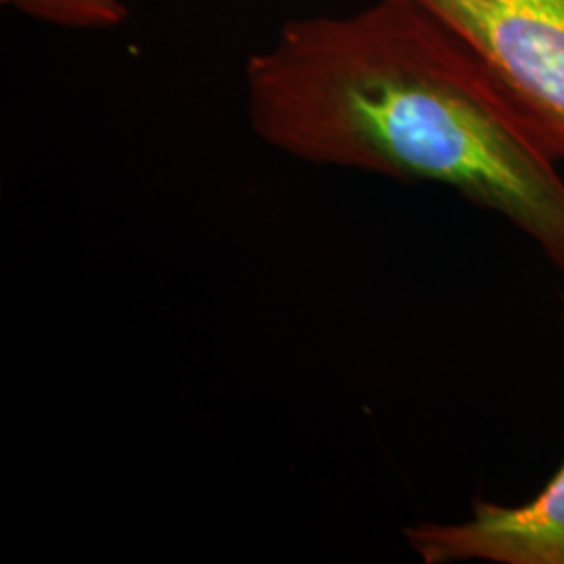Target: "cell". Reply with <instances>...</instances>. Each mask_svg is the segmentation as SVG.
Segmentation results:
<instances>
[{"instance_id": "6da1fadb", "label": "cell", "mask_w": 564, "mask_h": 564, "mask_svg": "<svg viewBox=\"0 0 564 564\" xmlns=\"http://www.w3.org/2000/svg\"><path fill=\"white\" fill-rule=\"evenodd\" d=\"M247 116L300 162L444 184L564 274V178L484 65L410 0L291 20L245 65Z\"/></svg>"}, {"instance_id": "7a4b0ae2", "label": "cell", "mask_w": 564, "mask_h": 564, "mask_svg": "<svg viewBox=\"0 0 564 564\" xmlns=\"http://www.w3.org/2000/svg\"><path fill=\"white\" fill-rule=\"evenodd\" d=\"M463 42L556 160H564V0H410Z\"/></svg>"}, {"instance_id": "3957f363", "label": "cell", "mask_w": 564, "mask_h": 564, "mask_svg": "<svg viewBox=\"0 0 564 564\" xmlns=\"http://www.w3.org/2000/svg\"><path fill=\"white\" fill-rule=\"evenodd\" d=\"M405 538L424 564H564V464L524 505L479 500L463 523L414 524Z\"/></svg>"}, {"instance_id": "277c9868", "label": "cell", "mask_w": 564, "mask_h": 564, "mask_svg": "<svg viewBox=\"0 0 564 564\" xmlns=\"http://www.w3.org/2000/svg\"><path fill=\"white\" fill-rule=\"evenodd\" d=\"M30 20L65 30H111L128 20L123 0H0Z\"/></svg>"}]
</instances>
